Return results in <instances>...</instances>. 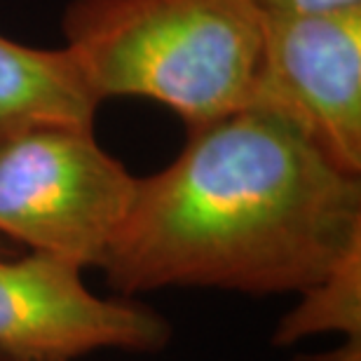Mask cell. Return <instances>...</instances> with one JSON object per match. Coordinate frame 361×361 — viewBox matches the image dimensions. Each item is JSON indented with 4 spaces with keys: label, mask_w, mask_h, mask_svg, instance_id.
Segmentation results:
<instances>
[{
    "label": "cell",
    "mask_w": 361,
    "mask_h": 361,
    "mask_svg": "<svg viewBox=\"0 0 361 361\" xmlns=\"http://www.w3.org/2000/svg\"><path fill=\"white\" fill-rule=\"evenodd\" d=\"M298 295L300 302L274 329L272 343L277 348L322 334H343L348 341H361V251Z\"/></svg>",
    "instance_id": "7"
},
{
    "label": "cell",
    "mask_w": 361,
    "mask_h": 361,
    "mask_svg": "<svg viewBox=\"0 0 361 361\" xmlns=\"http://www.w3.org/2000/svg\"><path fill=\"white\" fill-rule=\"evenodd\" d=\"M136 176L94 127H40L0 141V235L75 268H101L136 192Z\"/></svg>",
    "instance_id": "3"
},
{
    "label": "cell",
    "mask_w": 361,
    "mask_h": 361,
    "mask_svg": "<svg viewBox=\"0 0 361 361\" xmlns=\"http://www.w3.org/2000/svg\"><path fill=\"white\" fill-rule=\"evenodd\" d=\"M3 256H7V249L3 247V244H0V258H3Z\"/></svg>",
    "instance_id": "11"
},
{
    "label": "cell",
    "mask_w": 361,
    "mask_h": 361,
    "mask_svg": "<svg viewBox=\"0 0 361 361\" xmlns=\"http://www.w3.org/2000/svg\"><path fill=\"white\" fill-rule=\"evenodd\" d=\"M63 31L99 101L153 99L188 129L251 106L258 0H73Z\"/></svg>",
    "instance_id": "2"
},
{
    "label": "cell",
    "mask_w": 361,
    "mask_h": 361,
    "mask_svg": "<svg viewBox=\"0 0 361 361\" xmlns=\"http://www.w3.org/2000/svg\"><path fill=\"white\" fill-rule=\"evenodd\" d=\"M169 341L160 312L97 295L73 263L33 251L0 258V348L73 361L99 350L150 355Z\"/></svg>",
    "instance_id": "5"
},
{
    "label": "cell",
    "mask_w": 361,
    "mask_h": 361,
    "mask_svg": "<svg viewBox=\"0 0 361 361\" xmlns=\"http://www.w3.org/2000/svg\"><path fill=\"white\" fill-rule=\"evenodd\" d=\"M99 104L66 47H28L0 33V141L40 127H94Z\"/></svg>",
    "instance_id": "6"
},
{
    "label": "cell",
    "mask_w": 361,
    "mask_h": 361,
    "mask_svg": "<svg viewBox=\"0 0 361 361\" xmlns=\"http://www.w3.org/2000/svg\"><path fill=\"white\" fill-rule=\"evenodd\" d=\"M305 361H361V341H343L338 348L314 355Z\"/></svg>",
    "instance_id": "9"
},
{
    "label": "cell",
    "mask_w": 361,
    "mask_h": 361,
    "mask_svg": "<svg viewBox=\"0 0 361 361\" xmlns=\"http://www.w3.org/2000/svg\"><path fill=\"white\" fill-rule=\"evenodd\" d=\"M277 115L361 176V7L263 12L251 106Z\"/></svg>",
    "instance_id": "4"
},
{
    "label": "cell",
    "mask_w": 361,
    "mask_h": 361,
    "mask_svg": "<svg viewBox=\"0 0 361 361\" xmlns=\"http://www.w3.org/2000/svg\"><path fill=\"white\" fill-rule=\"evenodd\" d=\"M263 12L281 14H317V12H338L361 7V0H258Z\"/></svg>",
    "instance_id": "8"
},
{
    "label": "cell",
    "mask_w": 361,
    "mask_h": 361,
    "mask_svg": "<svg viewBox=\"0 0 361 361\" xmlns=\"http://www.w3.org/2000/svg\"><path fill=\"white\" fill-rule=\"evenodd\" d=\"M361 251V176L277 115L244 108L188 129L101 263L125 298L160 288L302 293Z\"/></svg>",
    "instance_id": "1"
},
{
    "label": "cell",
    "mask_w": 361,
    "mask_h": 361,
    "mask_svg": "<svg viewBox=\"0 0 361 361\" xmlns=\"http://www.w3.org/2000/svg\"><path fill=\"white\" fill-rule=\"evenodd\" d=\"M0 361H66L56 357H38V355H24V352H12L0 348Z\"/></svg>",
    "instance_id": "10"
}]
</instances>
